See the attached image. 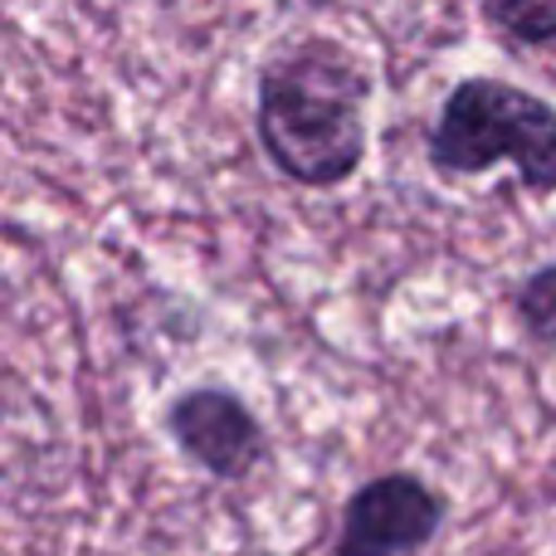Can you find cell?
<instances>
[{
	"label": "cell",
	"mask_w": 556,
	"mask_h": 556,
	"mask_svg": "<svg viewBox=\"0 0 556 556\" xmlns=\"http://www.w3.org/2000/svg\"><path fill=\"white\" fill-rule=\"evenodd\" d=\"M450 522V498L410 469L356 483L337 518L332 556H420Z\"/></svg>",
	"instance_id": "3957f363"
},
{
	"label": "cell",
	"mask_w": 556,
	"mask_h": 556,
	"mask_svg": "<svg viewBox=\"0 0 556 556\" xmlns=\"http://www.w3.org/2000/svg\"><path fill=\"white\" fill-rule=\"evenodd\" d=\"M508 317L532 346H556V260L528 269L508 288Z\"/></svg>",
	"instance_id": "8992f818"
},
{
	"label": "cell",
	"mask_w": 556,
	"mask_h": 556,
	"mask_svg": "<svg viewBox=\"0 0 556 556\" xmlns=\"http://www.w3.org/2000/svg\"><path fill=\"white\" fill-rule=\"evenodd\" d=\"M479 20L498 45L556 54V0H479Z\"/></svg>",
	"instance_id": "5b68a950"
},
{
	"label": "cell",
	"mask_w": 556,
	"mask_h": 556,
	"mask_svg": "<svg viewBox=\"0 0 556 556\" xmlns=\"http://www.w3.org/2000/svg\"><path fill=\"white\" fill-rule=\"evenodd\" d=\"M162 430L186 464L215 483H244L269 459V430L240 391L220 381L186 386L166 401Z\"/></svg>",
	"instance_id": "277c9868"
},
{
	"label": "cell",
	"mask_w": 556,
	"mask_h": 556,
	"mask_svg": "<svg viewBox=\"0 0 556 556\" xmlns=\"http://www.w3.org/2000/svg\"><path fill=\"white\" fill-rule=\"evenodd\" d=\"M371 68L332 35H298L254 78V137L264 162L303 191H337L366 166Z\"/></svg>",
	"instance_id": "6da1fadb"
},
{
	"label": "cell",
	"mask_w": 556,
	"mask_h": 556,
	"mask_svg": "<svg viewBox=\"0 0 556 556\" xmlns=\"http://www.w3.org/2000/svg\"><path fill=\"white\" fill-rule=\"evenodd\" d=\"M425 162L444 181H479L508 166L528 195H556V103L522 84L469 74L425 127Z\"/></svg>",
	"instance_id": "7a4b0ae2"
}]
</instances>
